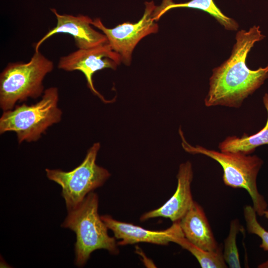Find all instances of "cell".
Wrapping results in <instances>:
<instances>
[{"mask_svg":"<svg viewBox=\"0 0 268 268\" xmlns=\"http://www.w3.org/2000/svg\"><path fill=\"white\" fill-rule=\"evenodd\" d=\"M265 37L259 26L237 32L231 56L212 70L204 101L205 106L239 108L264 83L268 78V65L252 70L247 67L246 59L254 44Z\"/></svg>","mask_w":268,"mask_h":268,"instance_id":"6da1fadb","label":"cell"},{"mask_svg":"<svg viewBox=\"0 0 268 268\" xmlns=\"http://www.w3.org/2000/svg\"><path fill=\"white\" fill-rule=\"evenodd\" d=\"M98 195L91 192L75 208L67 211L61 225L76 234L75 264L83 267L95 250L104 249L112 255L119 253L116 239L108 233V228L98 213Z\"/></svg>","mask_w":268,"mask_h":268,"instance_id":"7a4b0ae2","label":"cell"},{"mask_svg":"<svg viewBox=\"0 0 268 268\" xmlns=\"http://www.w3.org/2000/svg\"><path fill=\"white\" fill-rule=\"evenodd\" d=\"M59 90L51 87L45 90L42 98L35 104L17 105L3 111L0 118V134L15 133L18 143L39 140L53 125L62 120V111L58 107Z\"/></svg>","mask_w":268,"mask_h":268,"instance_id":"3957f363","label":"cell"},{"mask_svg":"<svg viewBox=\"0 0 268 268\" xmlns=\"http://www.w3.org/2000/svg\"><path fill=\"white\" fill-rule=\"evenodd\" d=\"M179 132L185 151L192 154L204 155L218 162L222 168L224 184L234 189H245L251 198L257 214L260 216L264 215L268 203L259 192L257 185L258 174L263 164L261 158L256 155L216 151L199 145L193 146L187 141L181 128Z\"/></svg>","mask_w":268,"mask_h":268,"instance_id":"277c9868","label":"cell"},{"mask_svg":"<svg viewBox=\"0 0 268 268\" xmlns=\"http://www.w3.org/2000/svg\"><path fill=\"white\" fill-rule=\"evenodd\" d=\"M53 62L39 50L28 62L9 63L0 74V107L12 109L17 102L37 99L44 92L43 80L54 68Z\"/></svg>","mask_w":268,"mask_h":268,"instance_id":"5b68a950","label":"cell"},{"mask_svg":"<svg viewBox=\"0 0 268 268\" xmlns=\"http://www.w3.org/2000/svg\"><path fill=\"white\" fill-rule=\"evenodd\" d=\"M100 148L99 142L94 143L81 163L70 171L46 169L47 178L61 186L67 211L77 207L89 193L103 186L110 177L106 169L96 163Z\"/></svg>","mask_w":268,"mask_h":268,"instance_id":"8992f818","label":"cell"},{"mask_svg":"<svg viewBox=\"0 0 268 268\" xmlns=\"http://www.w3.org/2000/svg\"><path fill=\"white\" fill-rule=\"evenodd\" d=\"M155 7L153 1H146L143 16L135 23L125 22L109 28L100 18H96L91 24L106 36L112 49L120 56L122 63L130 66L133 52L138 42L144 37L158 31V24L153 16Z\"/></svg>","mask_w":268,"mask_h":268,"instance_id":"52a82bcc","label":"cell"},{"mask_svg":"<svg viewBox=\"0 0 268 268\" xmlns=\"http://www.w3.org/2000/svg\"><path fill=\"white\" fill-rule=\"evenodd\" d=\"M122 63L120 56L108 43L84 49H78L59 59L58 67L67 71L78 70L84 75L87 85L92 93L103 102L109 103L95 89L92 76L97 71L111 68L116 69Z\"/></svg>","mask_w":268,"mask_h":268,"instance_id":"ba28073f","label":"cell"},{"mask_svg":"<svg viewBox=\"0 0 268 268\" xmlns=\"http://www.w3.org/2000/svg\"><path fill=\"white\" fill-rule=\"evenodd\" d=\"M50 10L55 14L57 24L34 45V51H39L40 46L48 38L56 34L64 33L71 35L78 49H88L108 42L106 36L94 30L90 17L83 14L73 15L60 14L56 9Z\"/></svg>","mask_w":268,"mask_h":268,"instance_id":"9c48e42d","label":"cell"},{"mask_svg":"<svg viewBox=\"0 0 268 268\" xmlns=\"http://www.w3.org/2000/svg\"><path fill=\"white\" fill-rule=\"evenodd\" d=\"M108 229L114 233V237L120 241L119 246L148 243L159 245H168L180 237H184L179 221L162 230H150L139 226L114 219L110 215L101 216Z\"/></svg>","mask_w":268,"mask_h":268,"instance_id":"30bf717a","label":"cell"},{"mask_svg":"<svg viewBox=\"0 0 268 268\" xmlns=\"http://www.w3.org/2000/svg\"><path fill=\"white\" fill-rule=\"evenodd\" d=\"M193 178V170L191 162L188 161L181 164L177 175V186L175 193L159 208L141 215L140 220L144 221L161 217L169 218L173 222L179 221L194 201L191 192Z\"/></svg>","mask_w":268,"mask_h":268,"instance_id":"8fae6325","label":"cell"},{"mask_svg":"<svg viewBox=\"0 0 268 268\" xmlns=\"http://www.w3.org/2000/svg\"><path fill=\"white\" fill-rule=\"evenodd\" d=\"M179 223L184 237L193 244L207 251L218 248L203 209L195 201Z\"/></svg>","mask_w":268,"mask_h":268,"instance_id":"7c38bea8","label":"cell"},{"mask_svg":"<svg viewBox=\"0 0 268 268\" xmlns=\"http://www.w3.org/2000/svg\"><path fill=\"white\" fill-rule=\"evenodd\" d=\"M177 7L193 8L207 12L213 16L226 30H237L238 24L233 19L224 15L213 0H191L184 3H175L172 0H163L162 3L155 7L153 19L157 21L167 11Z\"/></svg>","mask_w":268,"mask_h":268,"instance_id":"4fadbf2b","label":"cell"},{"mask_svg":"<svg viewBox=\"0 0 268 268\" xmlns=\"http://www.w3.org/2000/svg\"><path fill=\"white\" fill-rule=\"evenodd\" d=\"M263 103L268 112L265 127L253 135L244 134L241 137L236 136L227 137L218 144L220 151L240 152L248 155L252 153L257 147L268 144V93L264 95Z\"/></svg>","mask_w":268,"mask_h":268,"instance_id":"5bb4252c","label":"cell"},{"mask_svg":"<svg viewBox=\"0 0 268 268\" xmlns=\"http://www.w3.org/2000/svg\"><path fill=\"white\" fill-rule=\"evenodd\" d=\"M190 252L198 260L202 268H227L223 256V248L220 245L214 251L202 249L189 242L184 236L176 238L174 242Z\"/></svg>","mask_w":268,"mask_h":268,"instance_id":"9a60e30c","label":"cell"},{"mask_svg":"<svg viewBox=\"0 0 268 268\" xmlns=\"http://www.w3.org/2000/svg\"><path fill=\"white\" fill-rule=\"evenodd\" d=\"M241 230L239 220L233 219L230 222L229 234L224 241L223 256L227 265L230 268L241 267L236 244L237 236Z\"/></svg>","mask_w":268,"mask_h":268,"instance_id":"2e32d148","label":"cell"},{"mask_svg":"<svg viewBox=\"0 0 268 268\" xmlns=\"http://www.w3.org/2000/svg\"><path fill=\"white\" fill-rule=\"evenodd\" d=\"M243 212L248 232L258 236L262 240L260 247L264 251H268V231L258 222L257 214L253 207L251 205L245 206Z\"/></svg>","mask_w":268,"mask_h":268,"instance_id":"e0dca14e","label":"cell"},{"mask_svg":"<svg viewBox=\"0 0 268 268\" xmlns=\"http://www.w3.org/2000/svg\"><path fill=\"white\" fill-rule=\"evenodd\" d=\"M258 268H268V259L265 262L260 264Z\"/></svg>","mask_w":268,"mask_h":268,"instance_id":"ac0fdd59","label":"cell"},{"mask_svg":"<svg viewBox=\"0 0 268 268\" xmlns=\"http://www.w3.org/2000/svg\"><path fill=\"white\" fill-rule=\"evenodd\" d=\"M264 215H265V217L268 220V208L265 211Z\"/></svg>","mask_w":268,"mask_h":268,"instance_id":"d6986e66","label":"cell"}]
</instances>
